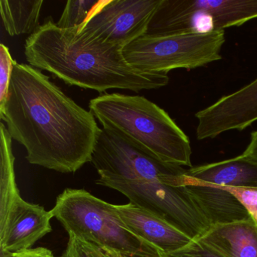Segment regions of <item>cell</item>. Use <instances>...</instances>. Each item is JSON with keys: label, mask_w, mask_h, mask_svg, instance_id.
Listing matches in <instances>:
<instances>
[{"label": "cell", "mask_w": 257, "mask_h": 257, "mask_svg": "<svg viewBox=\"0 0 257 257\" xmlns=\"http://www.w3.org/2000/svg\"><path fill=\"white\" fill-rule=\"evenodd\" d=\"M161 3L162 0H100L80 30L124 48L147 34Z\"/></svg>", "instance_id": "obj_9"}, {"label": "cell", "mask_w": 257, "mask_h": 257, "mask_svg": "<svg viewBox=\"0 0 257 257\" xmlns=\"http://www.w3.org/2000/svg\"><path fill=\"white\" fill-rule=\"evenodd\" d=\"M43 0H1V16L6 31L12 37L33 34L40 25Z\"/></svg>", "instance_id": "obj_16"}, {"label": "cell", "mask_w": 257, "mask_h": 257, "mask_svg": "<svg viewBox=\"0 0 257 257\" xmlns=\"http://www.w3.org/2000/svg\"><path fill=\"white\" fill-rule=\"evenodd\" d=\"M225 31L198 34L144 35L123 49L126 61L146 73H165L175 69L205 67L222 59Z\"/></svg>", "instance_id": "obj_5"}, {"label": "cell", "mask_w": 257, "mask_h": 257, "mask_svg": "<svg viewBox=\"0 0 257 257\" xmlns=\"http://www.w3.org/2000/svg\"><path fill=\"white\" fill-rule=\"evenodd\" d=\"M52 218L51 210L25 201L20 192L0 199V250L18 252L31 249L52 231Z\"/></svg>", "instance_id": "obj_10"}, {"label": "cell", "mask_w": 257, "mask_h": 257, "mask_svg": "<svg viewBox=\"0 0 257 257\" xmlns=\"http://www.w3.org/2000/svg\"><path fill=\"white\" fill-rule=\"evenodd\" d=\"M114 209L132 231L162 252L177 250L194 240L159 215L133 203L114 204Z\"/></svg>", "instance_id": "obj_12"}, {"label": "cell", "mask_w": 257, "mask_h": 257, "mask_svg": "<svg viewBox=\"0 0 257 257\" xmlns=\"http://www.w3.org/2000/svg\"><path fill=\"white\" fill-rule=\"evenodd\" d=\"M88 107L103 128L122 134L165 163L192 168L187 135L166 111L148 99L103 94L91 100Z\"/></svg>", "instance_id": "obj_3"}, {"label": "cell", "mask_w": 257, "mask_h": 257, "mask_svg": "<svg viewBox=\"0 0 257 257\" xmlns=\"http://www.w3.org/2000/svg\"><path fill=\"white\" fill-rule=\"evenodd\" d=\"M0 257H61L55 256L51 249L39 246L18 252H9L0 250Z\"/></svg>", "instance_id": "obj_22"}, {"label": "cell", "mask_w": 257, "mask_h": 257, "mask_svg": "<svg viewBox=\"0 0 257 257\" xmlns=\"http://www.w3.org/2000/svg\"><path fill=\"white\" fill-rule=\"evenodd\" d=\"M91 163L99 177L158 181L184 186L183 167L165 163L122 134L101 128Z\"/></svg>", "instance_id": "obj_7"}, {"label": "cell", "mask_w": 257, "mask_h": 257, "mask_svg": "<svg viewBox=\"0 0 257 257\" xmlns=\"http://www.w3.org/2000/svg\"><path fill=\"white\" fill-rule=\"evenodd\" d=\"M184 186L210 226L241 222L251 218L246 207L224 186L186 175Z\"/></svg>", "instance_id": "obj_13"}, {"label": "cell", "mask_w": 257, "mask_h": 257, "mask_svg": "<svg viewBox=\"0 0 257 257\" xmlns=\"http://www.w3.org/2000/svg\"><path fill=\"white\" fill-rule=\"evenodd\" d=\"M0 118L31 165L64 174L91 162L101 128L91 111L66 95L41 70L16 63Z\"/></svg>", "instance_id": "obj_1"}, {"label": "cell", "mask_w": 257, "mask_h": 257, "mask_svg": "<svg viewBox=\"0 0 257 257\" xmlns=\"http://www.w3.org/2000/svg\"><path fill=\"white\" fill-rule=\"evenodd\" d=\"M61 257H131L119 251L97 246L79 236L69 234L67 247Z\"/></svg>", "instance_id": "obj_18"}, {"label": "cell", "mask_w": 257, "mask_h": 257, "mask_svg": "<svg viewBox=\"0 0 257 257\" xmlns=\"http://www.w3.org/2000/svg\"><path fill=\"white\" fill-rule=\"evenodd\" d=\"M242 155L257 162V131L252 132L250 141Z\"/></svg>", "instance_id": "obj_23"}, {"label": "cell", "mask_w": 257, "mask_h": 257, "mask_svg": "<svg viewBox=\"0 0 257 257\" xmlns=\"http://www.w3.org/2000/svg\"><path fill=\"white\" fill-rule=\"evenodd\" d=\"M16 61L13 60L9 48L0 44V110H2L8 98L9 90L13 69Z\"/></svg>", "instance_id": "obj_19"}, {"label": "cell", "mask_w": 257, "mask_h": 257, "mask_svg": "<svg viewBox=\"0 0 257 257\" xmlns=\"http://www.w3.org/2000/svg\"><path fill=\"white\" fill-rule=\"evenodd\" d=\"M124 48L81 31L61 29L52 17L27 38L25 55L29 65L46 70L71 86L94 90L159 89L166 86L165 73L140 71L126 61Z\"/></svg>", "instance_id": "obj_2"}, {"label": "cell", "mask_w": 257, "mask_h": 257, "mask_svg": "<svg viewBox=\"0 0 257 257\" xmlns=\"http://www.w3.org/2000/svg\"><path fill=\"white\" fill-rule=\"evenodd\" d=\"M228 192L234 195L246 207L251 218L257 225V189L254 188L227 187Z\"/></svg>", "instance_id": "obj_21"}, {"label": "cell", "mask_w": 257, "mask_h": 257, "mask_svg": "<svg viewBox=\"0 0 257 257\" xmlns=\"http://www.w3.org/2000/svg\"><path fill=\"white\" fill-rule=\"evenodd\" d=\"M52 216L68 234L131 257H162L163 252L132 231L109 204L85 189L67 188L57 197Z\"/></svg>", "instance_id": "obj_4"}, {"label": "cell", "mask_w": 257, "mask_h": 257, "mask_svg": "<svg viewBox=\"0 0 257 257\" xmlns=\"http://www.w3.org/2000/svg\"><path fill=\"white\" fill-rule=\"evenodd\" d=\"M162 257H223L219 252L202 243L194 240L181 249L170 252H162Z\"/></svg>", "instance_id": "obj_20"}, {"label": "cell", "mask_w": 257, "mask_h": 257, "mask_svg": "<svg viewBox=\"0 0 257 257\" xmlns=\"http://www.w3.org/2000/svg\"><path fill=\"white\" fill-rule=\"evenodd\" d=\"M257 19V0H162L146 35L224 31Z\"/></svg>", "instance_id": "obj_6"}, {"label": "cell", "mask_w": 257, "mask_h": 257, "mask_svg": "<svg viewBox=\"0 0 257 257\" xmlns=\"http://www.w3.org/2000/svg\"><path fill=\"white\" fill-rule=\"evenodd\" d=\"M100 1L69 0L56 25L61 29L82 28L91 17Z\"/></svg>", "instance_id": "obj_17"}, {"label": "cell", "mask_w": 257, "mask_h": 257, "mask_svg": "<svg viewBox=\"0 0 257 257\" xmlns=\"http://www.w3.org/2000/svg\"><path fill=\"white\" fill-rule=\"evenodd\" d=\"M195 118L198 120L196 137L199 141L249 127L257 121V78L198 111Z\"/></svg>", "instance_id": "obj_11"}, {"label": "cell", "mask_w": 257, "mask_h": 257, "mask_svg": "<svg viewBox=\"0 0 257 257\" xmlns=\"http://www.w3.org/2000/svg\"><path fill=\"white\" fill-rule=\"evenodd\" d=\"M186 175L221 186L257 189V162L243 155L186 170Z\"/></svg>", "instance_id": "obj_15"}, {"label": "cell", "mask_w": 257, "mask_h": 257, "mask_svg": "<svg viewBox=\"0 0 257 257\" xmlns=\"http://www.w3.org/2000/svg\"><path fill=\"white\" fill-rule=\"evenodd\" d=\"M198 240L223 257H257V225L252 218L211 226Z\"/></svg>", "instance_id": "obj_14"}, {"label": "cell", "mask_w": 257, "mask_h": 257, "mask_svg": "<svg viewBox=\"0 0 257 257\" xmlns=\"http://www.w3.org/2000/svg\"><path fill=\"white\" fill-rule=\"evenodd\" d=\"M96 183L121 192L129 202L159 215L192 240H198L211 227L186 186L110 177H99Z\"/></svg>", "instance_id": "obj_8"}]
</instances>
